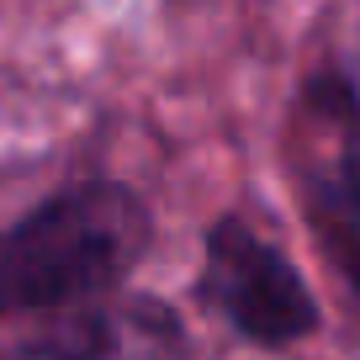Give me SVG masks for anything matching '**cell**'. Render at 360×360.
Masks as SVG:
<instances>
[{
  "label": "cell",
  "instance_id": "cell-3",
  "mask_svg": "<svg viewBox=\"0 0 360 360\" xmlns=\"http://www.w3.org/2000/svg\"><path fill=\"white\" fill-rule=\"evenodd\" d=\"M53 360H186L175 313L148 297H96L79 302L48 334Z\"/></svg>",
  "mask_w": 360,
  "mask_h": 360
},
{
  "label": "cell",
  "instance_id": "cell-2",
  "mask_svg": "<svg viewBox=\"0 0 360 360\" xmlns=\"http://www.w3.org/2000/svg\"><path fill=\"white\" fill-rule=\"evenodd\" d=\"M207 302L228 318L244 339L259 345H292L313 334L318 307L302 276L276 244L249 233L244 223H217L207 244Z\"/></svg>",
  "mask_w": 360,
  "mask_h": 360
},
{
  "label": "cell",
  "instance_id": "cell-4",
  "mask_svg": "<svg viewBox=\"0 0 360 360\" xmlns=\"http://www.w3.org/2000/svg\"><path fill=\"white\" fill-rule=\"evenodd\" d=\"M328 191L360 212V112L339 117V138H334V159H328Z\"/></svg>",
  "mask_w": 360,
  "mask_h": 360
},
{
  "label": "cell",
  "instance_id": "cell-1",
  "mask_svg": "<svg viewBox=\"0 0 360 360\" xmlns=\"http://www.w3.org/2000/svg\"><path fill=\"white\" fill-rule=\"evenodd\" d=\"M148 244V212L122 186H75L0 238V307L90 302Z\"/></svg>",
  "mask_w": 360,
  "mask_h": 360
},
{
  "label": "cell",
  "instance_id": "cell-5",
  "mask_svg": "<svg viewBox=\"0 0 360 360\" xmlns=\"http://www.w3.org/2000/svg\"><path fill=\"white\" fill-rule=\"evenodd\" d=\"M339 259H345V276L360 297V238H339Z\"/></svg>",
  "mask_w": 360,
  "mask_h": 360
}]
</instances>
